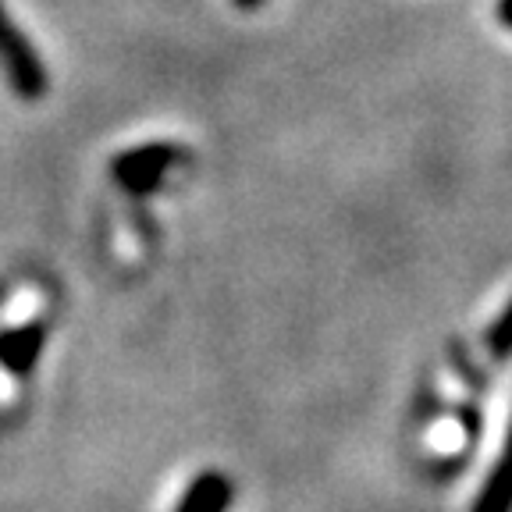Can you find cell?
Segmentation results:
<instances>
[{
  "label": "cell",
  "instance_id": "1",
  "mask_svg": "<svg viewBox=\"0 0 512 512\" xmlns=\"http://www.w3.org/2000/svg\"><path fill=\"white\" fill-rule=\"evenodd\" d=\"M0 68L22 100H40L47 93V68L4 4H0Z\"/></svg>",
  "mask_w": 512,
  "mask_h": 512
},
{
  "label": "cell",
  "instance_id": "2",
  "mask_svg": "<svg viewBox=\"0 0 512 512\" xmlns=\"http://www.w3.org/2000/svg\"><path fill=\"white\" fill-rule=\"evenodd\" d=\"M178 160H185L182 146L146 143V146H136V150L118 153V157L111 160V175L128 196L143 200V196H150V192L164 182V175L175 168Z\"/></svg>",
  "mask_w": 512,
  "mask_h": 512
},
{
  "label": "cell",
  "instance_id": "3",
  "mask_svg": "<svg viewBox=\"0 0 512 512\" xmlns=\"http://www.w3.org/2000/svg\"><path fill=\"white\" fill-rule=\"evenodd\" d=\"M43 345H47V324L43 320L0 331V367L11 370L15 377H29L32 367L40 363Z\"/></svg>",
  "mask_w": 512,
  "mask_h": 512
},
{
  "label": "cell",
  "instance_id": "4",
  "mask_svg": "<svg viewBox=\"0 0 512 512\" xmlns=\"http://www.w3.org/2000/svg\"><path fill=\"white\" fill-rule=\"evenodd\" d=\"M232 502H235L232 477H224L221 470H203L192 477L185 495L178 498L175 512H228Z\"/></svg>",
  "mask_w": 512,
  "mask_h": 512
},
{
  "label": "cell",
  "instance_id": "5",
  "mask_svg": "<svg viewBox=\"0 0 512 512\" xmlns=\"http://www.w3.org/2000/svg\"><path fill=\"white\" fill-rule=\"evenodd\" d=\"M470 512H512V420L505 431L502 452H498L488 480L480 484Z\"/></svg>",
  "mask_w": 512,
  "mask_h": 512
},
{
  "label": "cell",
  "instance_id": "6",
  "mask_svg": "<svg viewBox=\"0 0 512 512\" xmlns=\"http://www.w3.org/2000/svg\"><path fill=\"white\" fill-rule=\"evenodd\" d=\"M484 342H488V352L495 356V360H509V356H512V299L505 303V310L495 317V324L488 328Z\"/></svg>",
  "mask_w": 512,
  "mask_h": 512
},
{
  "label": "cell",
  "instance_id": "7",
  "mask_svg": "<svg viewBox=\"0 0 512 512\" xmlns=\"http://www.w3.org/2000/svg\"><path fill=\"white\" fill-rule=\"evenodd\" d=\"M495 15H498V22L505 25V29L512 32V0H498V8H495Z\"/></svg>",
  "mask_w": 512,
  "mask_h": 512
},
{
  "label": "cell",
  "instance_id": "8",
  "mask_svg": "<svg viewBox=\"0 0 512 512\" xmlns=\"http://www.w3.org/2000/svg\"><path fill=\"white\" fill-rule=\"evenodd\" d=\"M235 4H239L242 11H256L260 4H264V0H235Z\"/></svg>",
  "mask_w": 512,
  "mask_h": 512
},
{
  "label": "cell",
  "instance_id": "9",
  "mask_svg": "<svg viewBox=\"0 0 512 512\" xmlns=\"http://www.w3.org/2000/svg\"><path fill=\"white\" fill-rule=\"evenodd\" d=\"M0 299H4V285H0Z\"/></svg>",
  "mask_w": 512,
  "mask_h": 512
}]
</instances>
